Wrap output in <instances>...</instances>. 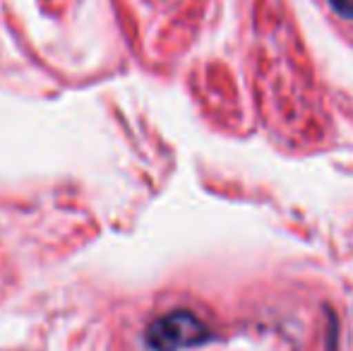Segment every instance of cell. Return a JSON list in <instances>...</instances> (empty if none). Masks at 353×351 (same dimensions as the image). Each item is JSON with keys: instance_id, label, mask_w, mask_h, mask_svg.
Here are the masks:
<instances>
[{"instance_id": "cell-1", "label": "cell", "mask_w": 353, "mask_h": 351, "mask_svg": "<svg viewBox=\"0 0 353 351\" xmlns=\"http://www.w3.org/2000/svg\"><path fill=\"white\" fill-rule=\"evenodd\" d=\"M212 337L207 323L192 310H171L147 328V344L154 351H183L200 347Z\"/></svg>"}, {"instance_id": "cell-2", "label": "cell", "mask_w": 353, "mask_h": 351, "mask_svg": "<svg viewBox=\"0 0 353 351\" xmlns=\"http://www.w3.org/2000/svg\"><path fill=\"white\" fill-rule=\"evenodd\" d=\"M330 5L339 17L353 19V0H330Z\"/></svg>"}]
</instances>
